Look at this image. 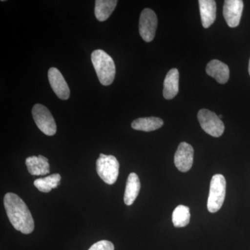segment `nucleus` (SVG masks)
<instances>
[{"instance_id": "nucleus-1", "label": "nucleus", "mask_w": 250, "mask_h": 250, "mask_svg": "<svg viewBox=\"0 0 250 250\" xmlns=\"http://www.w3.org/2000/svg\"><path fill=\"white\" fill-rule=\"evenodd\" d=\"M6 214L13 227L24 234L34 231V221L27 205L16 194L8 192L4 198Z\"/></svg>"}, {"instance_id": "nucleus-2", "label": "nucleus", "mask_w": 250, "mask_h": 250, "mask_svg": "<svg viewBox=\"0 0 250 250\" xmlns=\"http://www.w3.org/2000/svg\"><path fill=\"white\" fill-rule=\"evenodd\" d=\"M91 61L100 83L111 85L116 76V65L111 56L103 49H96L91 54Z\"/></svg>"}, {"instance_id": "nucleus-3", "label": "nucleus", "mask_w": 250, "mask_h": 250, "mask_svg": "<svg viewBox=\"0 0 250 250\" xmlns=\"http://www.w3.org/2000/svg\"><path fill=\"white\" fill-rule=\"evenodd\" d=\"M226 180L222 174H215L210 181L207 208L210 213H215L221 208L226 195Z\"/></svg>"}, {"instance_id": "nucleus-4", "label": "nucleus", "mask_w": 250, "mask_h": 250, "mask_svg": "<svg viewBox=\"0 0 250 250\" xmlns=\"http://www.w3.org/2000/svg\"><path fill=\"white\" fill-rule=\"evenodd\" d=\"M97 172L105 183H116L119 175L120 164L116 157L113 155L100 154L96 162Z\"/></svg>"}, {"instance_id": "nucleus-5", "label": "nucleus", "mask_w": 250, "mask_h": 250, "mask_svg": "<svg viewBox=\"0 0 250 250\" xmlns=\"http://www.w3.org/2000/svg\"><path fill=\"white\" fill-rule=\"evenodd\" d=\"M32 116L39 129L47 136H54L57 132V125L48 108L36 104L32 108Z\"/></svg>"}, {"instance_id": "nucleus-6", "label": "nucleus", "mask_w": 250, "mask_h": 250, "mask_svg": "<svg viewBox=\"0 0 250 250\" xmlns=\"http://www.w3.org/2000/svg\"><path fill=\"white\" fill-rule=\"evenodd\" d=\"M197 118L201 127L207 134L213 137H220L225 131V125L214 112L208 109L200 110Z\"/></svg>"}, {"instance_id": "nucleus-7", "label": "nucleus", "mask_w": 250, "mask_h": 250, "mask_svg": "<svg viewBox=\"0 0 250 250\" xmlns=\"http://www.w3.org/2000/svg\"><path fill=\"white\" fill-rule=\"evenodd\" d=\"M158 20L154 11L145 9L141 12L139 20L140 35L146 42H149L155 37Z\"/></svg>"}, {"instance_id": "nucleus-8", "label": "nucleus", "mask_w": 250, "mask_h": 250, "mask_svg": "<svg viewBox=\"0 0 250 250\" xmlns=\"http://www.w3.org/2000/svg\"><path fill=\"white\" fill-rule=\"evenodd\" d=\"M194 149L190 144L182 142L179 144L174 154V164L179 171L187 172L193 164Z\"/></svg>"}, {"instance_id": "nucleus-9", "label": "nucleus", "mask_w": 250, "mask_h": 250, "mask_svg": "<svg viewBox=\"0 0 250 250\" xmlns=\"http://www.w3.org/2000/svg\"><path fill=\"white\" fill-rule=\"evenodd\" d=\"M242 0H227L223 6V16L229 27H238L243 11Z\"/></svg>"}, {"instance_id": "nucleus-10", "label": "nucleus", "mask_w": 250, "mask_h": 250, "mask_svg": "<svg viewBox=\"0 0 250 250\" xmlns=\"http://www.w3.org/2000/svg\"><path fill=\"white\" fill-rule=\"evenodd\" d=\"M49 83L54 93L61 100H66L70 98V90L62 74L56 67H51L48 71Z\"/></svg>"}, {"instance_id": "nucleus-11", "label": "nucleus", "mask_w": 250, "mask_h": 250, "mask_svg": "<svg viewBox=\"0 0 250 250\" xmlns=\"http://www.w3.org/2000/svg\"><path fill=\"white\" fill-rule=\"evenodd\" d=\"M206 72L222 84L226 83L229 79V69L228 65L216 59L210 61L207 64Z\"/></svg>"}, {"instance_id": "nucleus-12", "label": "nucleus", "mask_w": 250, "mask_h": 250, "mask_svg": "<svg viewBox=\"0 0 250 250\" xmlns=\"http://www.w3.org/2000/svg\"><path fill=\"white\" fill-rule=\"evenodd\" d=\"M25 164L27 170L31 175H46L50 172L48 159L45 156H29L26 159Z\"/></svg>"}, {"instance_id": "nucleus-13", "label": "nucleus", "mask_w": 250, "mask_h": 250, "mask_svg": "<svg viewBox=\"0 0 250 250\" xmlns=\"http://www.w3.org/2000/svg\"><path fill=\"white\" fill-rule=\"evenodd\" d=\"M199 6L202 26L207 29L216 18V3L213 0H200Z\"/></svg>"}, {"instance_id": "nucleus-14", "label": "nucleus", "mask_w": 250, "mask_h": 250, "mask_svg": "<svg viewBox=\"0 0 250 250\" xmlns=\"http://www.w3.org/2000/svg\"><path fill=\"white\" fill-rule=\"evenodd\" d=\"M179 73L176 68L171 69L166 75L164 83V97L166 100H172L179 92Z\"/></svg>"}, {"instance_id": "nucleus-15", "label": "nucleus", "mask_w": 250, "mask_h": 250, "mask_svg": "<svg viewBox=\"0 0 250 250\" xmlns=\"http://www.w3.org/2000/svg\"><path fill=\"white\" fill-rule=\"evenodd\" d=\"M141 190V182L136 173H131L128 177L125 188L124 202L125 205H132Z\"/></svg>"}, {"instance_id": "nucleus-16", "label": "nucleus", "mask_w": 250, "mask_h": 250, "mask_svg": "<svg viewBox=\"0 0 250 250\" xmlns=\"http://www.w3.org/2000/svg\"><path fill=\"white\" fill-rule=\"evenodd\" d=\"M163 125H164V121L161 118H156V117H148V118H141L135 120L131 123V127L134 129L149 132V131L159 129Z\"/></svg>"}, {"instance_id": "nucleus-17", "label": "nucleus", "mask_w": 250, "mask_h": 250, "mask_svg": "<svg viewBox=\"0 0 250 250\" xmlns=\"http://www.w3.org/2000/svg\"><path fill=\"white\" fill-rule=\"evenodd\" d=\"M117 3L116 0H97L95 1V17L100 22L106 21L114 11Z\"/></svg>"}, {"instance_id": "nucleus-18", "label": "nucleus", "mask_w": 250, "mask_h": 250, "mask_svg": "<svg viewBox=\"0 0 250 250\" xmlns=\"http://www.w3.org/2000/svg\"><path fill=\"white\" fill-rule=\"evenodd\" d=\"M61 175L53 174L43 178H39L34 181V186L38 190L42 192H49L53 188H57L60 185Z\"/></svg>"}, {"instance_id": "nucleus-19", "label": "nucleus", "mask_w": 250, "mask_h": 250, "mask_svg": "<svg viewBox=\"0 0 250 250\" xmlns=\"http://www.w3.org/2000/svg\"><path fill=\"white\" fill-rule=\"evenodd\" d=\"M190 208L187 206L179 205L172 213V223L175 228H184L190 223Z\"/></svg>"}, {"instance_id": "nucleus-20", "label": "nucleus", "mask_w": 250, "mask_h": 250, "mask_svg": "<svg viewBox=\"0 0 250 250\" xmlns=\"http://www.w3.org/2000/svg\"><path fill=\"white\" fill-rule=\"evenodd\" d=\"M88 250H114V246L111 242L104 240L95 243Z\"/></svg>"}, {"instance_id": "nucleus-21", "label": "nucleus", "mask_w": 250, "mask_h": 250, "mask_svg": "<svg viewBox=\"0 0 250 250\" xmlns=\"http://www.w3.org/2000/svg\"><path fill=\"white\" fill-rule=\"evenodd\" d=\"M249 73L250 75V62H249Z\"/></svg>"}, {"instance_id": "nucleus-22", "label": "nucleus", "mask_w": 250, "mask_h": 250, "mask_svg": "<svg viewBox=\"0 0 250 250\" xmlns=\"http://www.w3.org/2000/svg\"><path fill=\"white\" fill-rule=\"evenodd\" d=\"M219 118H220V119H221L222 118H223V116H221V115H220V116H218Z\"/></svg>"}]
</instances>
